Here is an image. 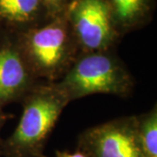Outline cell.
Returning <instances> with one entry per match:
<instances>
[{
	"instance_id": "6da1fadb",
	"label": "cell",
	"mask_w": 157,
	"mask_h": 157,
	"mask_svg": "<svg viewBox=\"0 0 157 157\" xmlns=\"http://www.w3.org/2000/svg\"><path fill=\"white\" fill-rule=\"evenodd\" d=\"M22 115L4 140L3 157H44V149L68 99L54 83L36 85L20 101Z\"/></svg>"
},
{
	"instance_id": "7a4b0ae2",
	"label": "cell",
	"mask_w": 157,
	"mask_h": 157,
	"mask_svg": "<svg viewBox=\"0 0 157 157\" xmlns=\"http://www.w3.org/2000/svg\"><path fill=\"white\" fill-rule=\"evenodd\" d=\"M50 17L47 22L15 33L34 75L45 83L59 80L80 52L65 11Z\"/></svg>"
},
{
	"instance_id": "3957f363",
	"label": "cell",
	"mask_w": 157,
	"mask_h": 157,
	"mask_svg": "<svg viewBox=\"0 0 157 157\" xmlns=\"http://www.w3.org/2000/svg\"><path fill=\"white\" fill-rule=\"evenodd\" d=\"M135 84L114 48L79 52L67 72L54 82L70 102L100 94L126 98L132 94Z\"/></svg>"
},
{
	"instance_id": "277c9868",
	"label": "cell",
	"mask_w": 157,
	"mask_h": 157,
	"mask_svg": "<svg viewBox=\"0 0 157 157\" xmlns=\"http://www.w3.org/2000/svg\"><path fill=\"white\" fill-rule=\"evenodd\" d=\"M65 15L80 52L115 48L120 34L106 0H73Z\"/></svg>"
},
{
	"instance_id": "5b68a950",
	"label": "cell",
	"mask_w": 157,
	"mask_h": 157,
	"mask_svg": "<svg viewBox=\"0 0 157 157\" xmlns=\"http://www.w3.org/2000/svg\"><path fill=\"white\" fill-rule=\"evenodd\" d=\"M77 149L87 157H143L136 115L110 120L78 135Z\"/></svg>"
},
{
	"instance_id": "8992f818",
	"label": "cell",
	"mask_w": 157,
	"mask_h": 157,
	"mask_svg": "<svg viewBox=\"0 0 157 157\" xmlns=\"http://www.w3.org/2000/svg\"><path fill=\"white\" fill-rule=\"evenodd\" d=\"M39 83L19 48L16 34L0 33V108L20 102Z\"/></svg>"
},
{
	"instance_id": "52a82bcc",
	"label": "cell",
	"mask_w": 157,
	"mask_h": 157,
	"mask_svg": "<svg viewBox=\"0 0 157 157\" xmlns=\"http://www.w3.org/2000/svg\"><path fill=\"white\" fill-rule=\"evenodd\" d=\"M44 11L41 0H0V23L10 28L8 33H19L38 25Z\"/></svg>"
},
{
	"instance_id": "ba28073f",
	"label": "cell",
	"mask_w": 157,
	"mask_h": 157,
	"mask_svg": "<svg viewBox=\"0 0 157 157\" xmlns=\"http://www.w3.org/2000/svg\"><path fill=\"white\" fill-rule=\"evenodd\" d=\"M119 34L138 26L150 9V0H106Z\"/></svg>"
},
{
	"instance_id": "9c48e42d",
	"label": "cell",
	"mask_w": 157,
	"mask_h": 157,
	"mask_svg": "<svg viewBox=\"0 0 157 157\" xmlns=\"http://www.w3.org/2000/svg\"><path fill=\"white\" fill-rule=\"evenodd\" d=\"M138 137L143 157H157V106L136 115Z\"/></svg>"
},
{
	"instance_id": "30bf717a",
	"label": "cell",
	"mask_w": 157,
	"mask_h": 157,
	"mask_svg": "<svg viewBox=\"0 0 157 157\" xmlns=\"http://www.w3.org/2000/svg\"><path fill=\"white\" fill-rule=\"evenodd\" d=\"M49 16L62 13L67 7V0H41Z\"/></svg>"
},
{
	"instance_id": "8fae6325",
	"label": "cell",
	"mask_w": 157,
	"mask_h": 157,
	"mask_svg": "<svg viewBox=\"0 0 157 157\" xmlns=\"http://www.w3.org/2000/svg\"><path fill=\"white\" fill-rule=\"evenodd\" d=\"M10 118H11V115L4 112L3 108H0V157L3 156V144H4V140L1 137V130Z\"/></svg>"
},
{
	"instance_id": "7c38bea8",
	"label": "cell",
	"mask_w": 157,
	"mask_h": 157,
	"mask_svg": "<svg viewBox=\"0 0 157 157\" xmlns=\"http://www.w3.org/2000/svg\"><path fill=\"white\" fill-rule=\"evenodd\" d=\"M47 157V156H44ZM55 157H87L84 153L76 148L74 152L69 151H57Z\"/></svg>"
}]
</instances>
